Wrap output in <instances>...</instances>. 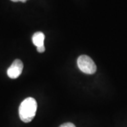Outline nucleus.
<instances>
[{
    "label": "nucleus",
    "mask_w": 127,
    "mask_h": 127,
    "mask_svg": "<svg viewBox=\"0 0 127 127\" xmlns=\"http://www.w3.org/2000/svg\"><path fill=\"white\" fill-rule=\"evenodd\" d=\"M23 64L20 59H16L7 70V75L11 79H16L23 71Z\"/></svg>",
    "instance_id": "7ed1b4c3"
},
{
    "label": "nucleus",
    "mask_w": 127,
    "mask_h": 127,
    "mask_svg": "<svg viewBox=\"0 0 127 127\" xmlns=\"http://www.w3.org/2000/svg\"><path fill=\"white\" fill-rule=\"evenodd\" d=\"M77 64L82 72L86 74H93L96 72L97 66L93 60L87 55L80 56L77 60Z\"/></svg>",
    "instance_id": "f03ea898"
},
{
    "label": "nucleus",
    "mask_w": 127,
    "mask_h": 127,
    "mask_svg": "<svg viewBox=\"0 0 127 127\" xmlns=\"http://www.w3.org/2000/svg\"><path fill=\"white\" fill-rule=\"evenodd\" d=\"M37 104L32 97H28L21 103L18 109L19 117L25 123L31 122L35 116Z\"/></svg>",
    "instance_id": "f257e3e1"
},
{
    "label": "nucleus",
    "mask_w": 127,
    "mask_h": 127,
    "mask_svg": "<svg viewBox=\"0 0 127 127\" xmlns=\"http://www.w3.org/2000/svg\"><path fill=\"white\" fill-rule=\"evenodd\" d=\"M37 52H40V53H42V52H45V46H42V47H37Z\"/></svg>",
    "instance_id": "423d86ee"
},
{
    "label": "nucleus",
    "mask_w": 127,
    "mask_h": 127,
    "mask_svg": "<svg viewBox=\"0 0 127 127\" xmlns=\"http://www.w3.org/2000/svg\"><path fill=\"white\" fill-rule=\"evenodd\" d=\"M59 127H75V125L72 124V123H65V124H62L61 126Z\"/></svg>",
    "instance_id": "39448f33"
},
{
    "label": "nucleus",
    "mask_w": 127,
    "mask_h": 127,
    "mask_svg": "<svg viewBox=\"0 0 127 127\" xmlns=\"http://www.w3.org/2000/svg\"><path fill=\"white\" fill-rule=\"evenodd\" d=\"M14 2H18V1H21V2H26L27 0H11Z\"/></svg>",
    "instance_id": "0eeeda50"
},
{
    "label": "nucleus",
    "mask_w": 127,
    "mask_h": 127,
    "mask_svg": "<svg viewBox=\"0 0 127 127\" xmlns=\"http://www.w3.org/2000/svg\"><path fill=\"white\" fill-rule=\"evenodd\" d=\"M32 43L36 46V47H40L44 46V40H45V35L42 32H37L34 33L32 37Z\"/></svg>",
    "instance_id": "20e7f679"
}]
</instances>
